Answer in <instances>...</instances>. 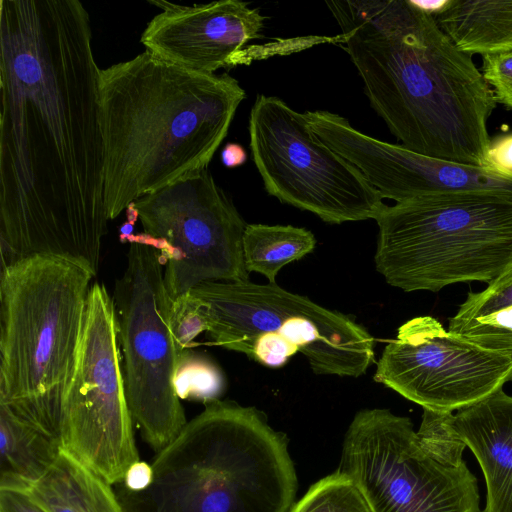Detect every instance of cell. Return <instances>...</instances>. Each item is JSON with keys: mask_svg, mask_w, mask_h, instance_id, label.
<instances>
[{"mask_svg": "<svg viewBox=\"0 0 512 512\" xmlns=\"http://www.w3.org/2000/svg\"><path fill=\"white\" fill-rule=\"evenodd\" d=\"M91 40L78 0L0 1L2 265L44 255L98 272L109 219Z\"/></svg>", "mask_w": 512, "mask_h": 512, "instance_id": "1", "label": "cell"}, {"mask_svg": "<svg viewBox=\"0 0 512 512\" xmlns=\"http://www.w3.org/2000/svg\"><path fill=\"white\" fill-rule=\"evenodd\" d=\"M372 108L414 152L485 167L493 90L412 0L326 1Z\"/></svg>", "mask_w": 512, "mask_h": 512, "instance_id": "2", "label": "cell"}, {"mask_svg": "<svg viewBox=\"0 0 512 512\" xmlns=\"http://www.w3.org/2000/svg\"><path fill=\"white\" fill-rule=\"evenodd\" d=\"M245 97L228 73L188 70L146 50L100 69L108 219L139 198L207 169Z\"/></svg>", "mask_w": 512, "mask_h": 512, "instance_id": "3", "label": "cell"}, {"mask_svg": "<svg viewBox=\"0 0 512 512\" xmlns=\"http://www.w3.org/2000/svg\"><path fill=\"white\" fill-rule=\"evenodd\" d=\"M204 405L157 453L151 485L118 491L126 512H289L297 478L285 435L255 407Z\"/></svg>", "mask_w": 512, "mask_h": 512, "instance_id": "4", "label": "cell"}, {"mask_svg": "<svg viewBox=\"0 0 512 512\" xmlns=\"http://www.w3.org/2000/svg\"><path fill=\"white\" fill-rule=\"evenodd\" d=\"M85 267L30 256L1 267L0 403L59 440L91 281Z\"/></svg>", "mask_w": 512, "mask_h": 512, "instance_id": "5", "label": "cell"}, {"mask_svg": "<svg viewBox=\"0 0 512 512\" xmlns=\"http://www.w3.org/2000/svg\"><path fill=\"white\" fill-rule=\"evenodd\" d=\"M375 265L391 286L437 292L447 285L490 283L512 264V198L463 195L385 206Z\"/></svg>", "mask_w": 512, "mask_h": 512, "instance_id": "6", "label": "cell"}, {"mask_svg": "<svg viewBox=\"0 0 512 512\" xmlns=\"http://www.w3.org/2000/svg\"><path fill=\"white\" fill-rule=\"evenodd\" d=\"M463 451L427 447L409 418L364 409L346 432L338 470L354 480L372 512H481Z\"/></svg>", "mask_w": 512, "mask_h": 512, "instance_id": "7", "label": "cell"}, {"mask_svg": "<svg viewBox=\"0 0 512 512\" xmlns=\"http://www.w3.org/2000/svg\"><path fill=\"white\" fill-rule=\"evenodd\" d=\"M129 241L126 268L112 298L129 410L144 441L159 453L187 424L174 384L184 350L170 326L172 300L161 251L144 234Z\"/></svg>", "mask_w": 512, "mask_h": 512, "instance_id": "8", "label": "cell"}, {"mask_svg": "<svg viewBox=\"0 0 512 512\" xmlns=\"http://www.w3.org/2000/svg\"><path fill=\"white\" fill-rule=\"evenodd\" d=\"M189 293L205 315L208 337L225 349L245 354L257 337L274 334L317 375L358 377L374 362V339L353 317L276 284L207 282Z\"/></svg>", "mask_w": 512, "mask_h": 512, "instance_id": "9", "label": "cell"}, {"mask_svg": "<svg viewBox=\"0 0 512 512\" xmlns=\"http://www.w3.org/2000/svg\"><path fill=\"white\" fill-rule=\"evenodd\" d=\"M132 422L114 301L106 287L95 282L62 399L61 449L109 484H118L139 461Z\"/></svg>", "mask_w": 512, "mask_h": 512, "instance_id": "10", "label": "cell"}, {"mask_svg": "<svg viewBox=\"0 0 512 512\" xmlns=\"http://www.w3.org/2000/svg\"><path fill=\"white\" fill-rule=\"evenodd\" d=\"M250 150L268 194L331 224L376 219L386 204L347 160L311 131L304 113L258 95L249 116Z\"/></svg>", "mask_w": 512, "mask_h": 512, "instance_id": "11", "label": "cell"}, {"mask_svg": "<svg viewBox=\"0 0 512 512\" xmlns=\"http://www.w3.org/2000/svg\"><path fill=\"white\" fill-rule=\"evenodd\" d=\"M146 238L164 259L172 301L207 282H245L247 224L208 169L134 202Z\"/></svg>", "mask_w": 512, "mask_h": 512, "instance_id": "12", "label": "cell"}, {"mask_svg": "<svg viewBox=\"0 0 512 512\" xmlns=\"http://www.w3.org/2000/svg\"><path fill=\"white\" fill-rule=\"evenodd\" d=\"M374 380L425 410L452 413L511 381L512 354L484 348L431 316H418L386 345Z\"/></svg>", "mask_w": 512, "mask_h": 512, "instance_id": "13", "label": "cell"}, {"mask_svg": "<svg viewBox=\"0 0 512 512\" xmlns=\"http://www.w3.org/2000/svg\"><path fill=\"white\" fill-rule=\"evenodd\" d=\"M313 134L356 167L383 199L491 194L512 198V174L423 155L368 136L336 114L306 111Z\"/></svg>", "mask_w": 512, "mask_h": 512, "instance_id": "14", "label": "cell"}, {"mask_svg": "<svg viewBox=\"0 0 512 512\" xmlns=\"http://www.w3.org/2000/svg\"><path fill=\"white\" fill-rule=\"evenodd\" d=\"M162 9L144 29L146 51L182 68L215 74L242 61L244 47L260 38L265 17L238 0L192 6L149 1Z\"/></svg>", "mask_w": 512, "mask_h": 512, "instance_id": "15", "label": "cell"}, {"mask_svg": "<svg viewBox=\"0 0 512 512\" xmlns=\"http://www.w3.org/2000/svg\"><path fill=\"white\" fill-rule=\"evenodd\" d=\"M443 417L482 469L486 502L481 512H512V396L500 389Z\"/></svg>", "mask_w": 512, "mask_h": 512, "instance_id": "16", "label": "cell"}, {"mask_svg": "<svg viewBox=\"0 0 512 512\" xmlns=\"http://www.w3.org/2000/svg\"><path fill=\"white\" fill-rule=\"evenodd\" d=\"M111 486L61 451L27 494L48 512H126Z\"/></svg>", "mask_w": 512, "mask_h": 512, "instance_id": "17", "label": "cell"}, {"mask_svg": "<svg viewBox=\"0 0 512 512\" xmlns=\"http://www.w3.org/2000/svg\"><path fill=\"white\" fill-rule=\"evenodd\" d=\"M60 441L0 403V490L27 493L61 453Z\"/></svg>", "mask_w": 512, "mask_h": 512, "instance_id": "18", "label": "cell"}, {"mask_svg": "<svg viewBox=\"0 0 512 512\" xmlns=\"http://www.w3.org/2000/svg\"><path fill=\"white\" fill-rule=\"evenodd\" d=\"M434 18L463 53L512 51V1L446 0Z\"/></svg>", "mask_w": 512, "mask_h": 512, "instance_id": "19", "label": "cell"}, {"mask_svg": "<svg viewBox=\"0 0 512 512\" xmlns=\"http://www.w3.org/2000/svg\"><path fill=\"white\" fill-rule=\"evenodd\" d=\"M316 245L313 233L291 225L247 224L243 235V256L248 272L265 276L276 284L278 272L301 259Z\"/></svg>", "mask_w": 512, "mask_h": 512, "instance_id": "20", "label": "cell"}, {"mask_svg": "<svg viewBox=\"0 0 512 512\" xmlns=\"http://www.w3.org/2000/svg\"><path fill=\"white\" fill-rule=\"evenodd\" d=\"M289 512H372L354 480L335 473L313 484Z\"/></svg>", "mask_w": 512, "mask_h": 512, "instance_id": "21", "label": "cell"}, {"mask_svg": "<svg viewBox=\"0 0 512 512\" xmlns=\"http://www.w3.org/2000/svg\"><path fill=\"white\" fill-rule=\"evenodd\" d=\"M178 397L207 403L219 399L225 390V378L219 366L208 356L185 349L175 374Z\"/></svg>", "mask_w": 512, "mask_h": 512, "instance_id": "22", "label": "cell"}, {"mask_svg": "<svg viewBox=\"0 0 512 512\" xmlns=\"http://www.w3.org/2000/svg\"><path fill=\"white\" fill-rule=\"evenodd\" d=\"M487 349L512 354V306L448 328Z\"/></svg>", "mask_w": 512, "mask_h": 512, "instance_id": "23", "label": "cell"}, {"mask_svg": "<svg viewBox=\"0 0 512 512\" xmlns=\"http://www.w3.org/2000/svg\"><path fill=\"white\" fill-rule=\"evenodd\" d=\"M512 306V264L481 292H470L457 313L449 319L452 328L472 319Z\"/></svg>", "mask_w": 512, "mask_h": 512, "instance_id": "24", "label": "cell"}, {"mask_svg": "<svg viewBox=\"0 0 512 512\" xmlns=\"http://www.w3.org/2000/svg\"><path fill=\"white\" fill-rule=\"evenodd\" d=\"M172 334L183 350L192 347L193 340L208 329L205 315L190 293L172 301L170 310Z\"/></svg>", "mask_w": 512, "mask_h": 512, "instance_id": "25", "label": "cell"}, {"mask_svg": "<svg viewBox=\"0 0 512 512\" xmlns=\"http://www.w3.org/2000/svg\"><path fill=\"white\" fill-rule=\"evenodd\" d=\"M482 76L493 87L496 102L512 110V51L484 55Z\"/></svg>", "mask_w": 512, "mask_h": 512, "instance_id": "26", "label": "cell"}, {"mask_svg": "<svg viewBox=\"0 0 512 512\" xmlns=\"http://www.w3.org/2000/svg\"><path fill=\"white\" fill-rule=\"evenodd\" d=\"M485 167L512 174V133L498 135L490 141Z\"/></svg>", "mask_w": 512, "mask_h": 512, "instance_id": "27", "label": "cell"}, {"mask_svg": "<svg viewBox=\"0 0 512 512\" xmlns=\"http://www.w3.org/2000/svg\"><path fill=\"white\" fill-rule=\"evenodd\" d=\"M0 512H48L27 493L0 490Z\"/></svg>", "mask_w": 512, "mask_h": 512, "instance_id": "28", "label": "cell"}, {"mask_svg": "<svg viewBox=\"0 0 512 512\" xmlns=\"http://www.w3.org/2000/svg\"><path fill=\"white\" fill-rule=\"evenodd\" d=\"M152 481V464L139 460L127 470L123 479V486L131 492H141L146 490Z\"/></svg>", "mask_w": 512, "mask_h": 512, "instance_id": "29", "label": "cell"}, {"mask_svg": "<svg viewBox=\"0 0 512 512\" xmlns=\"http://www.w3.org/2000/svg\"><path fill=\"white\" fill-rule=\"evenodd\" d=\"M221 159L227 168H235L245 163L247 154L240 144L227 143L221 152Z\"/></svg>", "mask_w": 512, "mask_h": 512, "instance_id": "30", "label": "cell"}]
</instances>
